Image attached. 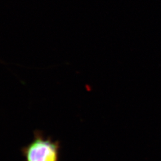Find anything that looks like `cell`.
<instances>
[{
	"instance_id": "6da1fadb",
	"label": "cell",
	"mask_w": 161,
	"mask_h": 161,
	"mask_svg": "<svg viewBox=\"0 0 161 161\" xmlns=\"http://www.w3.org/2000/svg\"><path fill=\"white\" fill-rule=\"evenodd\" d=\"M60 149L59 141L36 130L32 142L23 147L21 152L25 161H59Z\"/></svg>"
}]
</instances>
